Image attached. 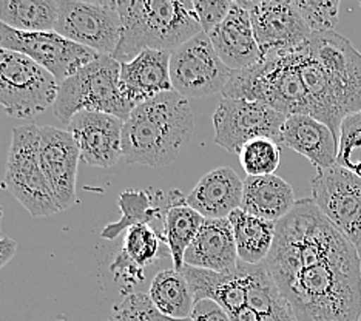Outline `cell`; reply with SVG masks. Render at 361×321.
Wrapping results in <instances>:
<instances>
[{"label":"cell","instance_id":"obj_1","mask_svg":"<svg viewBox=\"0 0 361 321\" xmlns=\"http://www.w3.org/2000/svg\"><path fill=\"white\" fill-rule=\"evenodd\" d=\"M297 321H361V260L312 198L276 222L264 260Z\"/></svg>","mask_w":361,"mask_h":321},{"label":"cell","instance_id":"obj_2","mask_svg":"<svg viewBox=\"0 0 361 321\" xmlns=\"http://www.w3.org/2000/svg\"><path fill=\"white\" fill-rule=\"evenodd\" d=\"M310 104V116L340 141L344 118L361 113V53L336 31L315 32L292 49Z\"/></svg>","mask_w":361,"mask_h":321},{"label":"cell","instance_id":"obj_3","mask_svg":"<svg viewBox=\"0 0 361 321\" xmlns=\"http://www.w3.org/2000/svg\"><path fill=\"white\" fill-rule=\"evenodd\" d=\"M195 119L190 102L171 92L136 105L122 130V158L127 164L164 167L176 161L190 143Z\"/></svg>","mask_w":361,"mask_h":321},{"label":"cell","instance_id":"obj_4","mask_svg":"<svg viewBox=\"0 0 361 321\" xmlns=\"http://www.w3.org/2000/svg\"><path fill=\"white\" fill-rule=\"evenodd\" d=\"M118 8L121 40L113 57L119 63L133 61L144 49L171 53L202 32L188 0H126Z\"/></svg>","mask_w":361,"mask_h":321},{"label":"cell","instance_id":"obj_5","mask_svg":"<svg viewBox=\"0 0 361 321\" xmlns=\"http://www.w3.org/2000/svg\"><path fill=\"white\" fill-rule=\"evenodd\" d=\"M221 95L266 104L284 116H310L309 96L292 52L267 56L250 68L232 71Z\"/></svg>","mask_w":361,"mask_h":321},{"label":"cell","instance_id":"obj_6","mask_svg":"<svg viewBox=\"0 0 361 321\" xmlns=\"http://www.w3.org/2000/svg\"><path fill=\"white\" fill-rule=\"evenodd\" d=\"M119 74L121 63L114 57L97 56L61 82L53 105L56 118L68 126L79 111H99L127 121L135 107L121 93Z\"/></svg>","mask_w":361,"mask_h":321},{"label":"cell","instance_id":"obj_7","mask_svg":"<svg viewBox=\"0 0 361 321\" xmlns=\"http://www.w3.org/2000/svg\"><path fill=\"white\" fill-rule=\"evenodd\" d=\"M40 127L36 123L14 127L8 152L4 186L31 217H51L61 212L39 158Z\"/></svg>","mask_w":361,"mask_h":321},{"label":"cell","instance_id":"obj_8","mask_svg":"<svg viewBox=\"0 0 361 321\" xmlns=\"http://www.w3.org/2000/svg\"><path fill=\"white\" fill-rule=\"evenodd\" d=\"M59 82L30 57L0 48V105L14 119H32L54 105Z\"/></svg>","mask_w":361,"mask_h":321},{"label":"cell","instance_id":"obj_9","mask_svg":"<svg viewBox=\"0 0 361 321\" xmlns=\"http://www.w3.org/2000/svg\"><path fill=\"white\" fill-rule=\"evenodd\" d=\"M231 76L232 70L219 59L206 32H200L170 54L171 87L185 99L223 93Z\"/></svg>","mask_w":361,"mask_h":321},{"label":"cell","instance_id":"obj_10","mask_svg":"<svg viewBox=\"0 0 361 321\" xmlns=\"http://www.w3.org/2000/svg\"><path fill=\"white\" fill-rule=\"evenodd\" d=\"M54 31L101 56H111L121 40L118 2L62 0Z\"/></svg>","mask_w":361,"mask_h":321},{"label":"cell","instance_id":"obj_11","mask_svg":"<svg viewBox=\"0 0 361 321\" xmlns=\"http://www.w3.org/2000/svg\"><path fill=\"white\" fill-rule=\"evenodd\" d=\"M287 116L269 105L247 99H221L213 114L216 145L238 155L247 143L258 138L274 139L280 144L281 128Z\"/></svg>","mask_w":361,"mask_h":321},{"label":"cell","instance_id":"obj_12","mask_svg":"<svg viewBox=\"0 0 361 321\" xmlns=\"http://www.w3.org/2000/svg\"><path fill=\"white\" fill-rule=\"evenodd\" d=\"M0 48L30 57L50 71L59 84L101 56L62 37L56 31L25 32L13 30L4 22H0Z\"/></svg>","mask_w":361,"mask_h":321},{"label":"cell","instance_id":"obj_13","mask_svg":"<svg viewBox=\"0 0 361 321\" xmlns=\"http://www.w3.org/2000/svg\"><path fill=\"white\" fill-rule=\"evenodd\" d=\"M312 200L361 253V178L335 166L317 170L312 179Z\"/></svg>","mask_w":361,"mask_h":321},{"label":"cell","instance_id":"obj_14","mask_svg":"<svg viewBox=\"0 0 361 321\" xmlns=\"http://www.w3.org/2000/svg\"><path fill=\"white\" fill-rule=\"evenodd\" d=\"M250 14L253 32L262 59L292 52L312 35L295 2L280 0H238Z\"/></svg>","mask_w":361,"mask_h":321},{"label":"cell","instance_id":"obj_15","mask_svg":"<svg viewBox=\"0 0 361 321\" xmlns=\"http://www.w3.org/2000/svg\"><path fill=\"white\" fill-rule=\"evenodd\" d=\"M40 166L50 184L59 210H67L78 201L76 181L80 152L67 130L40 127Z\"/></svg>","mask_w":361,"mask_h":321},{"label":"cell","instance_id":"obj_16","mask_svg":"<svg viewBox=\"0 0 361 321\" xmlns=\"http://www.w3.org/2000/svg\"><path fill=\"white\" fill-rule=\"evenodd\" d=\"M124 122L113 114L79 111L67 126L80 152V161L88 166L109 169L122 158Z\"/></svg>","mask_w":361,"mask_h":321},{"label":"cell","instance_id":"obj_17","mask_svg":"<svg viewBox=\"0 0 361 321\" xmlns=\"http://www.w3.org/2000/svg\"><path fill=\"white\" fill-rule=\"evenodd\" d=\"M207 36L219 59L232 71L250 68L262 61L250 14L238 0L232 4L223 23Z\"/></svg>","mask_w":361,"mask_h":321},{"label":"cell","instance_id":"obj_18","mask_svg":"<svg viewBox=\"0 0 361 321\" xmlns=\"http://www.w3.org/2000/svg\"><path fill=\"white\" fill-rule=\"evenodd\" d=\"M170 54L158 49H144L133 61L121 63L119 88L133 107L161 93L171 92Z\"/></svg>","mask_w":361,"mask_h":321},{"label":"cell","instance_id":"obj_19","mask_svg":"<svg viewBox=\"0 0 361 321\" xmlns=\"http://www.w3.org/2000/svg\"><path fill=\"white\" fill-rule=\"evenodd\" d=\"M280 145L305 156L317 170H326L336 164L340 141L322 121L309 114H293L287 116L281 128Z\"/></svg>","mask_w":361,"mask_h":321},{"label":"cell","instance_id":"obj_20","mask_svg":"<svg viewBox=\"0 0 361 321\" xmlns=\"http://www.w3.org/2000/svg\"><path fill=\"white\" fill-rule=\"evenodd\" d=\"M244 181L231 167H218L204 175L185 196L190 205L206 219H228L243 204Z\"/></svg>","mask_w":361,"mask_h":321},{"label":"cell","instance_id":"obj_21","mask_svg":"<svg viewBox=\"0 0 361 321\" xmlns=\"http://www.w3.org/2000/svg\"><path fill=\"white\" fill-rule=\"evenodd\" d=\"M240 258L228 219H204L198 235L184 255V265L212 272L232 270Z\"/></svg>","mask_w":361,"mask_h":321},{"label":"cell","instance_id":"obj_22","mask_svg":"<svg viewBox=\"0 0 361 321\" xmlns=\"http://www.w3.org/2000/svg\"><path fill=\"white\" fill-rule=\"evenodd\" d=\"M119 209L122 217L119 221L105 226L101 232L104 240H116L128 229L135 226H150L162 241L164 222H166L167 209L170 205L169 195L161 190L149 188V190H126L119 195Z\"/></svg>","mask_w":361,"mask_h":321},{"label":"cell","instance_id":"obj_23","mask_svg":"<svg viewBox=\"0 0 361 321\" xmlns=\"http://www.w3.org/2000/svg\"><path fill=\"white\" fill-rule=\"evenodd\" d=\"M297 204L292 186L276 175L244 179L241 210L261 219L278 222Z\"/></svg>","mask_w":361,"mask_h":321},{"label":"cell","instance_id":"obj_24","mask_svg":"<svg viewBox=\"0 0 361 321\" xmlns=\"http://www.w3.org/2000/svg\"><path fill=\"white\" fill-rule=\"evenodd\" d=\"M170 205L167 209L166 222H164L162 243H166L169 253L173 261V269L180 270L184 266V255L198 235L204 222L202 215L187 205L185 198L179 190L169 193Z\"/></svg>","mask_w":361,"mask_h":321},{"label":"cell","instance_id":"obj_25","mask_svg":"<svg viewBox=\"0 0 361 321\" xmlns=\"http://www.w3.org/2000/svg\"><path fill=\"white\" fill-rule=\"evenodd\" d=\"M228 221L232 224L238 258L247 265H261L272 250L276 222L249 215L244 210H235Z\"/></svg>","mask_w":361,"mask_h":321},{"label":"cell","instance_id":"obj_26","mask_svg":"<svg viewBox=\"0 0 361 321\" xmlns=\"http://www.w3.org/2000/svg\"><path fill=\"white\" fill-rule=\"evenodd\" d=\"M149 296L161 314L175 320L190 318L195 296L180 270L167 269L152 279Z\"/></svg>","mask_w":361,"mask_h":321},{"label":"cell","instance_id":"obj_27","mask_svg":"<svg viewBox=\"0 0 361 321\" xmlns=\"http://www.w3.org/2000/svg\"><path fill=\"white\" fill-rule=\"evenodd\" d=\"M59 2L54 0H0V22L18 31H54Z\"/></svg>","mask_w":361,"mask_h":321},{"label":"cell","instance_id":"obj_28","mask_svg":"<svg viewBox=\"0 0 361 321\" xmlns=\"http://www.w3.org/2000/svg\"><path fill=\"white\" fill-rule=\"evenodd\" d=\"M238 158L247 176L275 175L281 162V145L269 138L253 139L243 145Z\"/></svg>","mask_w":361,"mask_h":321},{"label":"cell","instance_id":"obj_29","mask_svg":"<svg viewBox=\"0 0 361 321\" xmlns=\"http://www.w3.org/2000/svg\"><path fill=\"white\" fill-rule=\"evenodd\" d=\"M161 243L159 235L150 226L141 224L127 230L122 250L128 255L130 260L145 269L158 261L162 255Z\"/></svg>","mask_w":361,"mask_h":321},{"label":"cell","instance_id":"obj_30","mask_svg":"<svg viewBox=\"0 0 361 321\" xmlns=\"http://www.w3.org/2000/svg\"><path fill=\"white\" fill-rule=\"evenodd\" d=\"M336 166L361 178V113L350 114L341 122Z\"/></svg>","mask_w":361,"mask_h":321},{"label":"cell","instance_id":"obj_31","mask_svg":"<svg viewBox=\"0 0 361 321\" xmlns=\"http://www.w3.org/2000/svg\"><path fill=\"white\" fill-rule=\"evenodd\" d=\"M295 6L312 35L335 31L340 11L338 0H295Z\"/></svg>","mask_w":361,"mask_h":321},{"label":"cell","instance_id":"obj_32","mask_svg":"<svg viewBox=\"0 0 361 321\" xmlns=\"http://www.w3.org/2000/svg\"><path fill=\"white\" fill-rule=\"evenodd\" d=\"M106 321H192L190 318L175 320L161 314L152 303L149 293L135 292L127 295Z\"/></svg>","mask_w":361,"mask_h":321},{"label":"cell","instance_id":"obj_33","mask_svg":"<svg viewBox=\"0 0 361 321\" xmlns=\"http://www.w3.org/2000/svg\"><path fill=\"white\" fill-rule=\"evenodd\" d=\"M231 0H216V2H209V0H195L193 8L198 16L202 32L210 35L219 23L227 18L228 11L232 8Z\"/></svg>","mask_w":361,"mask_h":321},{"label":"cell","instance_id":"obj_34","mask_svg":"<svg viewBox=\"0 0 361 321\" xmlns=\"http://www.w3.org/2000/svg\"><path fill=\"white\" fill-rule=\"evenodd\" d=\"M110 272L114 281L127 284L128 287L141 283L145 277L144 267L136 265L133 260H130L124 250H119L116 257H114L110 265Z\"/></svg>","mask_w":361,"mask_h":321},{"label":"cell","instance_id":"obj_35","mask_svg":"<svg viewBox=\"0 0 361 321\" xmlns=\"http://www.w3.org/2000/svg\"><path fill=\"white\" fill-rule=\"evenodd\" d=\"M192 321H232L227 310L219 306L216 301L204 298L195 301V306L190 315Z\"/></svg>","mask_w":361,"mask_h":321},{"label":"cell","instance_id":"obj_36","mask_svg":"<svg viewBox=\"0 0 361 321\" xmlns=\"http://www.w3.org/2000/svg\"><path fill=\"white\" fill-rule=\"evenodd\" d=\"M258 321H297L293 312L290 310L289 304L284 303L281 306H278L272 312H267V314H259Z\"/></svg>","mask_w":361,"mask_h":321},{"label":"cell","instance_id":"obj_37","mask_svg":"<svg viewBox=\"0 0 361 321\" xmlns=\"http://www.w3.org/2000/svg\"><path fill=\"white\" fill-rule=\"evenodd\" d=\"M16 253H18V243L11 238L4 236L0 240V269H4L14 258Z\"/></svg>","mask_w":361,"mask_h":321},{"label":"cell","instance_id":"obj_38","mask_svg":"<svg viewBox=\"0 0 361 321\" xmlns=\"http://www.w3.org/2000/svg\"><path fill=\"white\" fill-rule=\"evenodd\" d=\"M2 219H4V210H2V205H0V240L4 238V234H2Z\"/></svg>","mask_w":361,"mask_h":321}]
</instances>
